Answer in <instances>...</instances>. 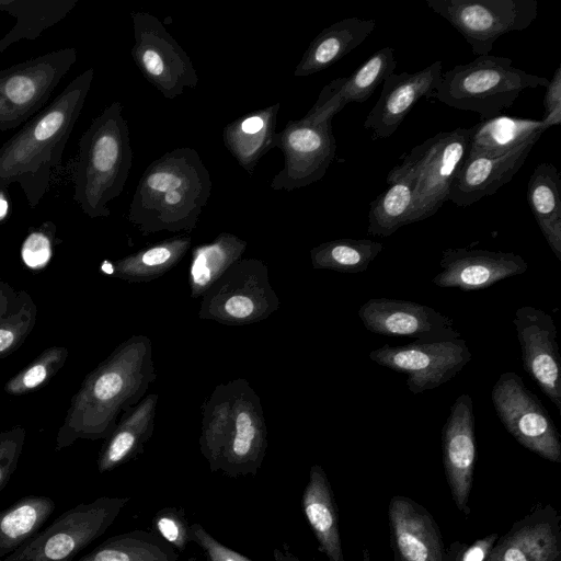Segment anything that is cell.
Returning <instances> with one entry per match:
<instances>
[{"label": "cell", "mask_w": 561, "mask_h": 561, "mask_svg": "<svg viewBox=\"0 0 561 561\" xmlns=\"http://www.w3.org/2000/svg\"><path fill=\"white\" fill-rule=\"evenodd\" d=\"M152 355L147 335H131L90 371L70 400L55 450L78 439H105L157 379Z\"/></svg>", "instance_id": "6da1fadb"}, {"label": "cell", "mask_w": 561, "mask_h": 561, "mask_svg": "<svg viewBox=\"0 0 561 561\" xmlns=\"http://www.w3.org/2000/svg\"><path fill=\"white\" fill-rule=\"evenodd\" d=\"M85 69L0 147V185L18 183L30 207L46 194L54 169L81 114L93 81Z\"/></svg>", "instance_id": "7a4b0ae2"}, {"label": "cell", "mask_w": 561, "mask_h": 561, "mask_svg": "<svg viewBox=\"0 0 561 561\" xmlns=\"http://www.w3.org/2000/svg\"><path fill=\"white\" fill-rule=\"evenodd\" d=\"M208 169L188 147L153 160L135 188L128 221L142 234L192 232L211 193Z\"/></svg>", "instance_id": "3957f363"}, {"label": "cell", "mask_w": 561, "mask_h": 561, "mask_svg": "<svg viewBox=\"0 0 561 561\" xmlns=\"http://www.w3.org/2000/svg\"><path fill=\"white\" fill-rule=\"evenodd\" d=\"M133 165L129 128L123 105H107L82 134L73 170V199L90 218L108 217Z\"/></svg>", "instance_id": "277c9868"}, {"label": "cell", "mask_w": 561, "mask_h": 561, "mask_svg": "<svg viewBox=\"0 0 561 561\" xmlns=\"http://www.w3.org/2000/svg\"><path fill=\"white\" fill-rule=\"evenodd\" d=\"M512 62L506 57L478 56L443 72L435 96L450 107L476 112L481 119L497 116L522 91L549 83V79L515 68Z\"/></svg>", "instance_id": "5b68a950"}, {"label": "cell", "mask_w": 561, "mask_h": 561, "mask_svg": "<svg viewBox=\"0 0 561 561\" xmlns=\"http://www.w3.org/2000/svg\"><path fill=\"white\" fill-rule=\"evenodd\" d=\"M201 298V320L230 327L261 322L280 305L267 265L255 257L237 261Z\"/></svg>", "instance_id": "8992f818"}, {"label": "cell", "mask_w": 561, "mask_h": 561, "mask_svg": "<svg viewBox=\"0 0 561 561\" xmlns=\"http://www.w3.org/2000/svg\"><path fill=\"white\" fill-rule=\"evenodd\" d=\"M470 128L440 131L404 153L397 165L414 187L412 224L436 214L469 149Z\"/></svg>", "instance_id": "52a82bcc"}, {"label": "cell", "mask_w": 561, "mask_h": 561, "mask_svg": "<svg viewBox=\"0 0 561 561\" xmlns=\"http://www.w3.org/2000/svg\"><path fill=\"white\" fill-rule=\"evenodd\" d=\"M128 501L129 497L102 496L80 503L0 561H73L111 527Z\"/></svg>", "instance_id": "ba28073f"}, {"label": "cell", "mask_w": 561, "mask_h": 561, "mask_svg": "<svg viewBox=\"0 0 561 561\" xmlns=\"http://www.w3.org/2000/svg\"><path fill=\"white\" fill-rule=\"evenodd\" d=\"M77 60L72 47L49 51L0 70V131L39 112Z\"/></svg>", "instance_id": "9c48e42d"}, {"label": "cell", "mask_w": 561, "mask_h": 561, "mask_svg": "<svg viewBox=\"0 0 561 561\" xmlns=\"http://www.w3.org/2000/svg\"><path fill=\"white\" fill-rule=\"evenodd\" d=\"M477 56L489 55L495 41L510 32L524 31L538 14L537 0H426Z\"/></svg>", "instance_id": "30bf717a"}, {"label": "cell", "mask_w": 561, "mask_h": 561, "mask_svg": "<svg viewBox=\"0 0 561 561\" xmlns=\"http://www.w3.org/2000/svg\"><path fill=\"white\" fill-rule=\"evenodd\" d=\"M134 30L131 57L144 78L162 96L175 99L186 88L195 89L197 71L187 53L164 24L148 12L130 13Z\"/></svg>", "instance_id": "8fae6325"}, {"label": "cell", "mask_w": 561, "mask_h": 561, "mask_svg": "<svg viewBox=\"0 0 561 561\" xmlns=\"http://www.w3.org/2000/svg\"><path fill=\"white\" fill-rule=\"evenodd\" d=\"M495 412L523 447L543 459L561 462V440L553 420L538 397L514 371L500 375L491 390Z\"/></svg>", "instance_id": "7c38bea8"}, {"label": "cell", "mask_w": 561, "mask_h": 561, "mask_svg": "<svg viewBox=\"0 0 561 561\" xmlns=\"http://www.w3.org/2000/svg\"><path fill=\"white\" fill-rule=\"evenodd\" d=\"M376 364L407 375L413 394L433 390L453 379L472 358L461 337L403 345L385 344L368 354Z\"/></svg>", "instance_id": "4fadbf2b"}, {"label": "cell", "mask_w": 561, "mask_h": 561, "mask_svg": "<svg viewBox=\"0 0 561 561\" xmlns=\"http://www.w3.org/2000/svg\"><path fill=\"white\" fill-rule=\"evenodd\" d=\"M274 145L284 156V165L270 184L275 191L290 192L321 180L336 152L332 121L316 123L306 116L289 121L275 134Z\"/></svg>", "instance_id": "5bb4252c"}, {"label": "cell", "mask_w": 561, "mask_h": 561, "mask_svg": "<svg viewBox=\"0 0 561 561\" xmlns=\"http://www.w3.org/2000/svg\"><path fill=\"white\" fill-rule=\"evenodd\" d=\"M267 449L261 399L244 378L232 380V405L217 469L230 477L255 474Z\"/></svg>", "instance_id": "9a60e30c"}, {"label": "cell", "mask_w": 561, "mask_h": 561, "mask_svg": "<svg viewBox=\"0 0 561 561\" xmlns=\"http://www.w3.org/2000/svg\"><path fill=\"white\" fill-rule=\"evenodd\" d=\"M357 313L366 330L383 336L414 337L419 342L461 337L451 318L414 301L371 298Z\"/></svg>", "instance_id": "2e32d148"}, {"label": "cell", "mask_w": 561, "mask_h": 561, "mask_svg": "<svg viewBox=\"0 0 561 561\" xmlns=\"http://www.w3.org/2000/svg\"><path fill=\"white\" fill-rule=\"evenodd\" d=\"M513 323L524 370L561 412V358L553 318L541 309L524 306L515 311Z\"/></svg>", "instance_id": "e0dca14e"}, {"label": "cell", "mask_w": 561, "mask_h": 561, "mask_svg": "<svg viewBox=\"0 0 561 561\" xmlns=\"http://www.w3.org/2000/svg\"><path fill=\"white\" fill-rule=\"evenodd\" d=\"M442 450L453 500L456 507L468 516L477 455L473 400L468 393L460 394L450 407L442 430Z\"/></svg>", "instance_id": "ac0fdd59"}, {"label": "cell", "mask_w": 561, "mask_h": 561, "mask_svg": "<svg viewBox=\"0 0 561 561\" xmlns=\"http://www.w3.org/2000/svg\"><path fill=\"white\" fill-rule=\"evenodd\" d=\"M442 272L432 282L442 288L463 291L485 289L495 283L520 275L528 268L523 256L513 252L448 248L442 252Z\"/></svg>", "instance_id": "d6986e66"}, {"label": "cell", "mask_w": 561, "mask_h": 561, "mask_svg": "<svg viewBox=\"0 0 561 561\" xmlns=\"http://www.w3.org/2000/svg\"><path fill=\"white\" fill-rule=\"evenodd\" d=\"M443 64L436 60L415 72L391 73L382 82L380 96L364 121L374 138L390 137L422 99L434 94Z\"/></svg>", "instance_id": "ffe728a7"}, {"label": "cell", "mask_w": 561, "mask_h": 561, "mask_svg": "<svg viewBox=\"0 0 561 561\" xmlns=\"http://www.w3.org/2000/svg\"><path fill=\"white\" fill-rule=\"evenodd\" d=\"M561 517L550 504H538L499 537L484 561H560Z\"/></svg>", "instance_id": "44dd1931"}, {"label": "cell", "mask_w": 561, "mask_h": 561, "mask_svg": "<svg viewBox=\"0 0 561 561\" xmlns=\"http://www.w3.org/2000/svg\"><path fill=\"white\" fill-rule=\"evenodd\" d=\"M388 519L394 561L445 560L439 527L417 502L402 495L392 496Z\"/></svg>", "instance_id": "7402d4cb"}, {"label": "cell", "mask_w": 561, "mask_h": 561, "mask_svg": "<svg viewBox=\"0 0 561 561\" xmlns=\"http://www.w3.org/2000/svg\"><path fill=\"white\" fill-rule=\"evenodd\" d=\"M537 141H528L500 156L466 157L451 183L447 201L466 207L495 194L523 167Z\"/></svg>", "instance_id": "603a6c76"}, {"label": "cell", "mask_w": 561, "mask_h": 561, "mask_svg": "<svg viewBox=\"0 0 561 561\" xmlns=\"http://www.w3.org/2000/svg\"><path fill=\"white\" fill-rule=\"evenodd\" d=\"M394 50L385 47L373 54L350 77L330 81L320 92L312 111L321 118H333L348 103H363L394 72Z\"/></svg>", "instance_id": "cb8c5ba5"}, {"label": "cell", "mask_w": 561, "mask_h": 561, "mask_svg": "<svg viewBox=\"0 0 561 561\" xmlns=\"http://www.w3.org/2000/svg\"><path fill=\"white\" fill-rule=\"evenodd\" d=\"M158 393L146 394L124 412L112 433L105 438L98 458L100 473L111 471L144 451L154 431Z\"/></svg>", "instance_id": "d4e9b609"}, {"label": "cell", "mask_w": 561, "mask_h": 561, "mask_svg": "<svg viewBox=\"0 0 561 561\" xmlns=\"http://www.w3.org/2000/svg\"><path fill=\"white\" fill-rule=\"evenodd\" d=\"M376 26V20L359 18H346L329 25L309 44L294 76L307 77L329 68L358 47Z\"/></svg>", "instance_id": "484cf974"}, {"label": "cell", "mask_w": 561, "mask_h": 561, "mask_svg": "<svg viewBox=\"0 0 561 561\" xmlns=\"http://www.w3.org/2000/svg\"><path fill=\"white\" fill-rule=\"evenodd\" d=\"M279 103L248 113L224 127L222 141L239 165L252 174L257 162L275 148Z\"/></svg>", "instance_id": "4316f807"}, {"label": "cell", "mask_w": 561, "mask_h": 561, "mask_svg": "<svg viewBox=\"0 0 561 561\" xmlns=\"http://www.w3.org/2000/svg\"><path fill=\"white\" fill-rule=\"evenodd\" d=\"M301 504L320 550L329 561H345L334 496L328 477L319 465L310 468Z\"/></svg>", "instance_id": "83f0119b"}, {"label": "cell", "mask_w": 561, "mask_h": 561, "mask_svg": "<svg viewBox=\"0 0 561 561\" xmlns=\"http://www.w3.org/2000/svg\"><path fill=\"white\" fill-rule=\"evenodd\" d=\"M191 247L186 233L170 237L111 262L107 273L128 283H149L174 268Z\"/></svg>", "instance_id": "f1b7e54d"}, {"label": "cell", "mask_w": 561, "mask_h": 561, "mask_svg": "<svg viewBox=\"0 0 561 561\" xmlns=\"http://www.w3.org/2000/svg\"><path fill=\"white\" fill-rule=\"evenodd\" d=\"M467 157L500 156L528 141L539 140L546 131L542 121L497 115L481 119L470 128Z\"/></svg>", "instance_id": "f546056e"}, {"label": "cell", "mask_w": 561, "mask_h": 561, "mask_svg": "<svg viewBox=\"0 0 561 561\" xmlns=\"http://www.w3.org/2000/svg\"><path fill=\"white\" fill-rule=\"evenodd\" d=\"M526 196L543 238L561 262V179L553 164L542 162L535 168Z\"/></svg>", "instance_id": "4dcf8cb0"}, {"label": "cell", "mask_w": 561, "mask_h": 561, "mask_svg": "<svg viewBox=\"0 0 561 561\" xmlns=\"http://www.w3.org/2000/svg\"><path fill=\"white\" fill-rule=\"evenodd\" d=\"M387 190L369 205L367 234L390 237L399 228L412 224L414 187L410 178L396 164L389 171Z\"/></svg>", "instance_id": "1f68e13d"}, {"label": "cell", "mask_w": 561, "mask_h": 561, "mask_svg": "<svg viewBox=\"0 0 561 561\" xmlns=\"http://www.w3.org/2000/svg\"><path fill=\"white\" fill-rule=\"evenodd\" d=\"M248 243L231 232H220L210 242L192 249L188 287L192 298H201L245 252Z\"/></svg>", "instance_id": "d6a6232c"}, {"label": "cell", "mask_w": 561, "mask_h": 561, "mask_svg": "<svg viewBox=\"0 0 561 561\" xmlns=\"http://www.w3.org/2000/svg\"><path fill=\"white\" fill-rule=\"evenodd\" d=\"M78 0H0V12L15 18L16 23L0 39V53L22 39L33 41L60 22Z\"/></svg>", "instance_id": "836d02e7"}, {"label": "cell", "mask_w": 561, "mask_h": 561, "mask_svg": "<svg viewBox=\"0 0 561 561\" xmlns=\"http://www.w3.org/2000/svg\"><path fill=\"white\" fill-rule=\"evenodd\" d=\"M56 508L45 495H26L0 511V560L32 539Z\"/></svg>", "instance_id": "e575fe53"}, {"label": "cell", "mask_w": 561, "mask_h": 561, "mask_svg": "<svg viewBox=\"0 0 561 561\" xmlns=\"http://www.w3.org/2000/svg\"><path fill=\"white\" fill-rule=\"evenodd\" d=\"M78 561H179V554L160 535L133 530L106 539Z\"/></svg>", "instance_id": "d590c367"}, {"label": "cell", "mask_w": 561, "mask_h": 561, "mask_svg": "<svg viewBox=\"0 0 561 561\" xmlns=\"http://www.w3.org/2000/svg\"><path fill=\"white\" fill-rule=\"evenodd\" d=\"M382 250L383 243L369 239H336L313 247L310 261L316 270L356 274L366 271Z\"/></svg>", "instance_id": "8d00e7d4"}, {"label": "cell", "mask_w": 561, "mask_h": 561, "mask_svg": "<svg viewBox=\"0 0 561 561\" xmlns=\"http://www.w3.org/2000/svg\"><path fill=\"white\" fill-rule=\"evenodd\" d=\"M232 405V380L218 383L202 405L199 449L216 471Z\"/></svg>", "instance_id": "74e56055"}, {"label": "cell", "mask_w": 561, "mask_h": 561, "mask_svg": "<svg viewBox=\"0 0 561 561\" xmlns=\"http://www.w3.org/2000/svg\"><path fill=\"white\" fill-rule=\"evenodd\" d=\"M68 355L65 346L47 347L7 381L4 391L8 394L21 396L42 388L64 367Z\"/></svg>", "instance_id": "f35d334b"}, {"label": "cell", "mask_w": 561, "mask_h": 561, "mask_svg": "<svg viewBox=\"0 0 561 561\" xmlns=\"http://www.w3.org/2000/svg\"><path fill=\"white\" fill-rule=\"evenodd\" d=\"M37 307L26 290H20V302L12 313L0 322V359L18 351L35 328Z\"/></svg>", "instance_id": "ab89813d"}, {"label": "cell", "mask_w": 561, "mask_h": 561, "mask_svg": "<svg viewBox=\"0 0 561 561\" xmlns=\"http://www.w3.org/2000/svg\"><path fill=\"white\" fill-rule=\"evenodd\" d=\"M56 226L45 221L39 227L30 230L21 247V257L31 270L44 268L54 253Z\"/></svg>", "instance_id": "60d3db41"}, {"label": "cell", "mask_w": 561, "mask_h": 561, "mask_svg": "<svg viewBox=\"0 0 561 561\" xmlns=\"http://www.w3.org/2000/svg\"><path fill=\"white\" fill-rule=\"evenodd\" d=\"M25 438L26 431L20 425L0 432V492L18 468Z\"/></svg>", "instance_id": "b9f144b4"}, {"label": "cell", "mask_w": 561, "mask_h": 561, "mask_svg": "<svg viewBox=\"0 0 561 561\" xmlns=\"http://www.w3.org/2000/svg\"><path fill=\"white\" fill-rule=\"evenodd\" d=\"M154 525L159 535L170 545L183 550L188 539V526L183 515L175 508L160 511L154 517Z\"/></svg>", "instance_id": "7bdbcfd3"}, {"label": "cell", "mask_w": 561, "mask_h": 561, "mask_svg": "<svg viewBox=\"0 0 561 561\" xmlns=\"http://www.w3.org/2000/svg\"><path fill=\"white\" fill-rule=\"evenodd\" d=\"M188 539L204 550L208 561H251L217 541L199 524L188 527Z\"/></svg>", "instance_id": "ee69618b"}, {"label": "cell", "mask_w": 561, "mask_h": 561, "mask_svg": "<svg viewBox=\"0 0 561 561\" xmlns=\"http://www.w3.org/2000/svg\"><path fill=\"white\" fill-rule=\"evenodd\" d=\"M499 537L492 533L471 543L455 541L445 551L444 561H484Z\"/></svg>", "instance_id": "f6af8a7d"}, {"label": "cell", "mask_w": 561, "mask_h": 561, "mask_svg": "<svg viewBox=\"0 0 561 561\" xmlns=\"http://www.w3.org/2000/svg\"><path fill=\"white\" fill-rule=\"evenodd\" d=\"M545 117L541 119L543 128L560 125L561 123V67L559 66L545 92Z\"/></svg>", "instance_id": "bcb514c9"}, {"label": "cell", "mask_w": 561, "mask_h": 561, "mask_svg": "<svg viewBox=\"0 0 561 561\" xmlns=\"http://www.w3.org/2000/svg\"><path fill=\"white\" fill-rule=\"evenodd\" d=\"M20 302V290L0 280V322L14 311Z\"/></svg>", "instance_id": "7dc6e473"}, {"label": "cell", "mask_w": 561, "mask_h": 561, "mask_svg": "<svg viewBox=\"0 0 561 561\" xmlns=\"http://www.w3.org/2000/svg\"><path fill=\"white\" fill-rule=\"evenodd\" d=\"M10 196L8 186L0 185V224L5 220L10 214Z\"/></svg>", "instance_id": "c3c4849f"}, {"label": "cell", "mask_w": 561, "mask_h": 561, "mask_svg": "<svg viewBox=\"0 0 561 561\" xmlns=\"http://www.w3.org/2000/svg\"><path fill=\"white\" fill-rule=\"evenodd\" d=\"M362 561H371L370 560V553H369V550L367 548L363 549Z\"/></svg>", "instance_id": "681fc988"}]
</instances>
